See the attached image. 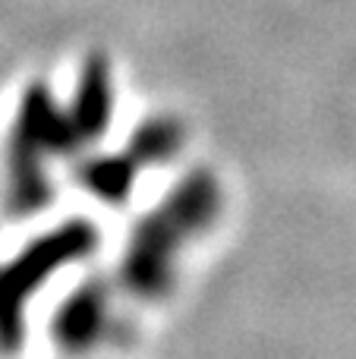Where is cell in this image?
Returning a JSON list of instances; mask_svg holds the SVG:
<instances>
[{"instance_id":"2","label":"cell","mask_w":356,"mask_h":359,"mask_svg":"<svg viewBox=\"0 0 356 359\" xmlns=\"http://www.w3.org/2000/svg\"><path fill=\"white\" fill-rule=\"evenodd\" d=\"M183 133L174 120H149L145 126L136 130V139H132V155L139 161H167L177 151Z\"/></svg>"},{"instance_id":"3","label":"cell","mask_w":356,"mask_h":359,"mask_svg":"<svg viewBox=\"0 0 356 359\" xmlns=\"http://www.w3.org/2000/svg\"><path fill=\"white\" fill-rule=\"evenodd\" d=\"M82 174H85L88 186H95L98 192L120 196L132 183V161H126V158H98V161L85 164Z\"/></svg>"},{"instance_id":"1","label":"cell","mask_w":356,"mask_h":359,"mask_svg":"<svg viewBox=\"0 0 356 359\" xmlns=\"http://www.w3.org/2000/svg\"><path fill=\"white\" fill-rule=\"evenodd\" d=\"M114 107V88H111V63L104 54H88L79 69V82H76L73 95V126L79 139H95L107 130Z\"/></svg>"}]
</instances>
